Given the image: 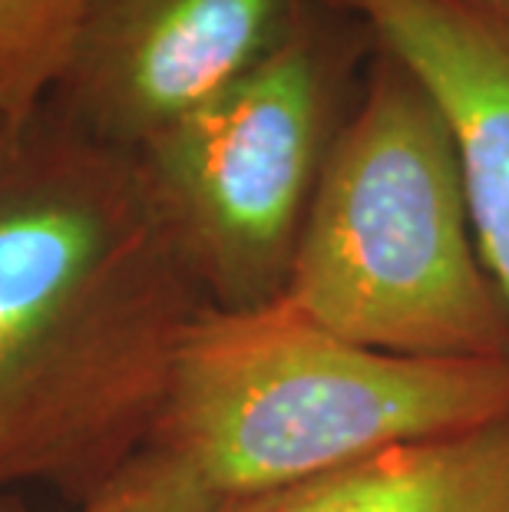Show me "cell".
I'll return each instance as SVG.
<instances>
[{"label": "cell", "instance_id": "8", "mask_svg": "<svg viewBox=\"0 0 509 512\" xmlns=\"http://www.w3.org/2000/svg\"><path fill=\"white\" fill-rule=\"evenodd\" d=\"M93 0H0V129L34 119L67 73Z\"/></svg>", "mask_w": 509, "mask_h": 512}, {"label": "cell", "instance_id": "6", "mask_svg": "<svg viewBox=\"0 0 509 512\" xmlns=\"http://www.w3.org/2000/svg\"><path fill=\"white\" fill-rule=\"evenodd\" d=\"M440 103L473 235L509 304V0H341Z\"/></svg>", "mask_w": 509, "mask_h": 512}, {"label": "cell", "instance_id": "5", "mask_svg": "<svg viewBox=\"0 0 509 512\" xmlns=\"http://www.w3.org/2000/svg\"><path fill=\"white\" fill-rule=\"evenodd\" d=\"M318 0H93L67 86L77 126L136 152L258 67Z\"/></svg>", "mask_w": 509, "mask_h": 512}, {"label": "cell", "instance_id": "3", "mask_svg": "<svg viewBox=\"0 0 509 512\" xmlns=\"http://www.w3.org/2000/svg\"><path fill=\"white\" fill-rule=\"evenodd\" d=\"M291 308L400 357H509V304L473 235L460 152L440 103L384 47L338 126L301 225Z\"/></svg>", "mask_w": 509, "mask_h": 512}, {"label": "cell", "instance_id": "9", "mask_svg": "<svg viewBox=\"0 0 509 512\" xmlns=\"http://www.w3.org/2000/svg\"><path fill=\"white\" fill-rule=\"evenodd\" d=\"M83 512H205L176 483H169L146 456H136L123 473L113 476L90 499Z\"/></svg>", "mask_w": 509, "mask_h": 512}, {"label": "cell", "instance_id": "2", "mask_svg": "<svg viewBox=\"0 0 509 512\" xmlns=\"http://www.w3.org/2000/svg\"><path fill=\"white\" fill-rule=\"evenodd\" d=\"M509 417V357L437 361L351 344L285 298L205 308L172 364L146 460L205 512L397 443Z\"/></svg>", "mask_w": 509, "mask_h": 512}, {"label": "cell", "instance_id": "4", "mask_svg": "<svg viewBox=\"0 0 509 512\" xmlns=\"http://www.w3.org/2000/svg\"><path fill=\"white\" fill-rule=\"evenodd\" d=\"M374 37L321 10L245 76L133 156L159 215L215 308L281 298L334 126L341 73Z\"/></svg>", "mask_w": 509, "mask_h": 512}, {"label": "cell", "instance_id": "7", "mask_svg": "<svg viewBox=\"0 0 509 512\" xmlns=\"http://www.w3.org/2000/svg\"><path fill=\"white\" fill-rule=\"evenodd\" d=\"M215 512H509V417L387 446Z\"/></svg>", "mask_w": 509, "mask_h": 512}, {"label": "cell", "instance_id": "10", "mask_svg": "<svg viewBox=\"0 0 509 512\" xmlns=\"http://www.w3.org/2000/svg\"><path fill=\"white\" fill-rule=\"evenodd\" d=\"M331 4H341V0H331Z\"/></svg>", "mask_w": 509, "mask_h": 512}, {"label": "cell", "instance_id": "1", "mask_svg": "<svg viewBox=\"0 0 509 512\" xmlns=\"http://www.w3.org/2000/svg\"><path fill=\"white\" fill-rule=\"evenodd\" d=\"M205 304L133 152L0 129V489L90 499L143 456Z\"/></svg>", "mask_w": 509, "mask_h": 512}]
</instances>
